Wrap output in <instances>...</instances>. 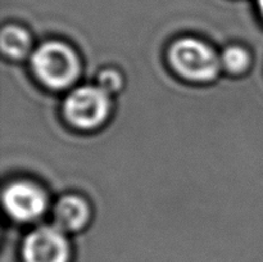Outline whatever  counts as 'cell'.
<instances>
[{
    "label": "cell",
    "mask_w": 263,
    "mask_h": 262,
    "mask_svg": "<svg viewBox=\"0 0 263 262\" xmlns=\"http://www.w3.org/2000/svg\"><path fill=\"white\" fill-rule=\"evenodd\" d=\"M31 64L43 84L51 89H64L80 73V62L68 45L59 41L45 43L32 54Z\"/></svg>",
    "instance_id": "cell-1"
},
{
    "label": "cell",
    "mask_w": 263,
    "mask_h": 262,
    "mask_svg": "<svg viewBox=\"0 0 263 262\" xmlns=\"http://www.w3.org/2000/svg\"><path fill=\"white\" fill-rule=\"evenodd\" d=\"M170 61L179 74L192 81L205 82L215 79L221 59L213 49L197 39H181L172 45Z\"/></svg>",
    "instance_id": "cell-2"
},
{
    "label": "cell",
    "mask_w": 263,
    "mask_h": 262,
    "mask_svg": "<svg viewBox=\"0 0 263 262\" xmlns=\"http://www.w3.org/2000/svg\"><path fill=\"white\" fill-rule=\"evenodd\" d=\"M109 108V97L99 86L79 87L67 97L64 103L66 117L80 128H94L102 125Z\"/></svg>",
    "instance_id": "cell-3"
},
{
    "label": "cell",
    "mask_w": 263,
    "mask_h": 262,
    "mask_svg": "<svg viewBox=\"0 0 263 262\" xmlns=\"http://www.w3.org/2000/svg\"><path fill=\"white\" fill-rule=\"evenodd\" d=\"M22 256L25 262H68L69 244L57 226H44L28 234Z\"/></svg>",
    "instance_id": "cell-4"
},
{
    "label": "cell",
    "mask_w": 263,
    "mask_h": 262,
    "mask_svg": "<svg viewBox=\"0 0 263 262\" xmlns=\"http://www.w3.org/2000/svg\"><path fill=\"white\" fill-rule=\"evenodd\" d=\"M5 210L14 220L33 221L43 215L48 200L37 185L27 181H15L5 188L3 193Z\"/></svg>",
    "instance_id": "cell-5"
},
{
    "label": "cell",
    "mask_w": 263,
    "mask_h": 262,
    "mask_svg": "<svg viewBox=\"0 0 263 262\" xmlns=\"http://www.w3.org/2000/svg\"><path fill=\"white\" fill-rule=\"evenodd\" d=\"M90 216L89 205L76 195L62 198L54 211L55 226L62 231H76L87 222Z\"/></svg>",
    "instance_id": "cell-6"
},
{
    "label": "cell",
    "mask_w": 263,
    "mask_h": 262,
    "mask_svg": "<svg viewBox=\"0 0 263 262\" xmlns=\"http://www.w3.org/2000/svg\"><path fill=\"white\" fill-rule=\"evenodd\" d=\"M31 40L28 33L17 26H8L2 32V48L12 58H22L28 53Z\"/></svg>",
    "instance_id": "cell-7"
},
{
    "label": "cell",
    "mask_w": 263,
    "mask_h": 262,
    "mask_svg": "<svg viewBox=\"0 0 263 262\" xmlns=\"http://www.w3.org/2000/svg\"><path fill=\"white\" fill-rule=\"evenodd\" d=\"M221 64L231 73H240L249 66V54L243 48L231 46L223 51Z\"/></svg>",
    "instance_id": "cell-8"
},
{
    "label": "cell",
    "mask_w": 263,
    "mask_h": 262,
    "mask_svg": "<svg viewBox=\"0 0 263 262\" xmlns=\"http://www.w3.org/2000/svg\"><path fill=\"white\" fill-rule=\"evenodd\" d=\"M121 84H122V80H121V76L116 71L108 69V71H104L100 73L99 87L102 90H104L107 94L117 91L121 87Z\"/></svg>",
    "instance_id": "cell-9"
},
{
    "label": "cell",
    "mask_w": 263,
    "mask_h": 262,
    "mask_svg": "<svg viewBox=\"0 0 263 262\" xmlns=\"http://www.w3.org/2000/svg\"><path fill=\"white\" fill-rule=\"evenodd\" d=\"M258 2V7H259V10H261L262 15H263V0H257Z\"/></svg>",
    "instance_id": "cell-10"
}]
</instances>
